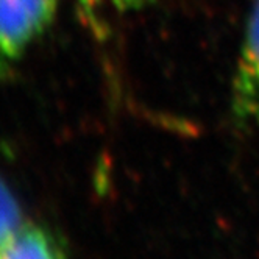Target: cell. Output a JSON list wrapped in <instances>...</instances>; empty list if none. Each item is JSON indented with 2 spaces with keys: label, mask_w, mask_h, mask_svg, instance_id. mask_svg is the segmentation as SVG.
I'll list each match as a JSON object with an SVG mask.
<instances>
[{
  "label": "cell",
  "mask_w": 259,
  "mask_h": 259,
  "mask_svg": "<svg viewBox=\"0 0 259 259\" xmlns=\"http://www.w3.org/2000/svg\"><path fill=\"white\" fill-rule=\"evenodd\" d=\"M231 117L239 126H259V0L248 16L231 86Z\"/></svg>",
  "instance_id": "obj_2"
},
{
  "label": "cell",
  "mask_w": 259,
  "mask_h": 259,
  "mask_svg": "<svg viewBox=\"0 0 259 259\" xmlns=\"http://www.w3.org/2000/svg\"><path fill=\"white\" fill-rule=\"evenodd\" d=\"M25 222L19 200L8 184L0 178V251L24 227Z\"/></svg>",
  "instance_id": "obj_4"
},
{
  "label": "cell",
  "mask_w": 259,
  "mask_h": 259,
  "mask_svg": "<svg viewBox=\"0 0 259 259\" xmlns=\"http://www.w3.org/2000/svg\"><path fill=\"white\" fill-rule=\"evenodd\" d=\"M57 0H0V72L10 69L52 22Z\"/></svg>",
  "instance_id": "obj_1"
},
{
  "label": "cell",
  "mask_w": 259,
  "mask_h": 259,
  "mask_svg": "<svg viewBox=\"0 0 259 259\" xmlns=\"http://www.w3.org/2000/svg\"><path fill=\"white\" fill-rule=\"evenodd\" d=\"M0 259H66L55 234L42 225L25 222L0 251Z\"/></svg>",
  "instance_id": "obj_3"
},
{
  "label": "cell",
  "mask_w": 259,
  "mask_h": 259,
  "mask_svg": "<svg viewBox=\"0 0 259 259\" xmlns=\"http://www.w3.org/2000/svg\"><path fill=\"white\" fill-rule=\"evenodd\" d=\"M84 8L96 13L128 14L153 5L156 0H81Z\"/></svg>",
  "instance_id": "obj_5"
}]
</instances>
